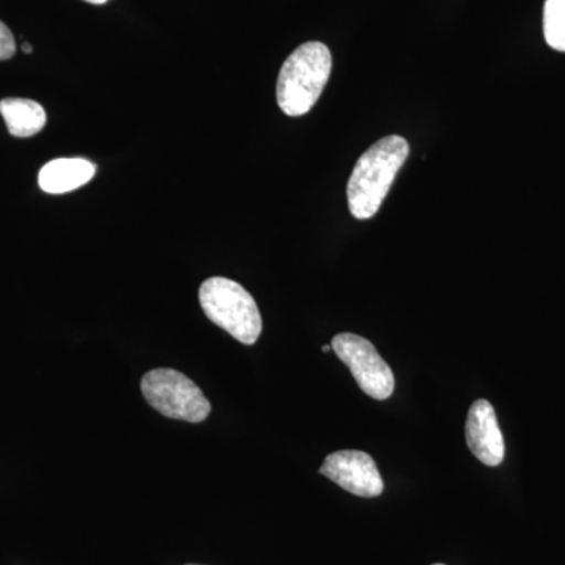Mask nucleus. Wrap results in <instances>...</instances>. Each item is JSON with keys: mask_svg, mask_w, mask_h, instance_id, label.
Instances as JSON below:
<instances>
[{"mask_svg": "<svg viewBox=\"0 0 565 565\" xmlns=\"http://www.w3.org/2000/svg\"><path fill=\"white\" fill-rule=\"evenodd\" d=\"M17 52V41L10 29L0 21V61H9Z\"/></svg>", "mask_w": 565, "mask_h": 565, "instance_id": "9b49d317", "label": "nucleus"}, {"mask_svg": "<svg viewBox=\"0 0 565 565\" xmlns=\"http://www.w3.org/2000/svg\"><path fill=\"white\" fill-rule=\"evenodd\" d=\"M96 167L85 159H55L47 162L39 174L41 191L58 195L76 191L95 177Z\"/></svg>", "mask_w": 565, "mask_h": 565, "instance_id": "6e6552de", "label": "nucleus"}, {"mask_svg": "<svg viewBox=\"0 0 565 565\" xmlns=\"http://www.w3.org/2000/svg\"><path fill=\"white\" fill-rule=\"evenodd\" d=\"M467 445L476 459L487 467H498L504 460V438L493 405L486 399L475 401L468 412Z\"/></svg>", "mask_w": 565, "mask_h": 565, "instance_id": "0eeeda50", "label": "nucleus"}, {"mask_svg": "<svg viewBox=\"0 0 565 565\" xmlns=\"http://www.w3.org/2000/svg\"><path fill=\"white\" fill-rule=\"evenodd\" d=\"M544 35L550 47L565 52V0H545Z\"/></svg>", "mask_w": 565, "mask_h": 565, "instance_id": "9d476101", "label": "nucleus"}, {"mask_svg": "<svg viewBox=\"0 0 565 565\" xmlns=\"http://www.w3.org/2000/svg\"><path fill=\"white\" fill-rule=\"evenodd\" d=\"M322 351L326 352V353L332 351V344H330V345H322Z\"/></svg>", "mask_w": 565, "mask_h": 565, "instance_id": "4468645a", "label": "nucleus"}, {"mask_svg": "<svg viewBox=\"0 0 565 565\" xmlns=\"http://www.w3.org/2000/svg\"><path fill=\"white\" fill-rule=\"evenodd\" d=\"M22 51H24V52H25V54H32V51H33V50H32L31 44H29V43H24V44H22Z\"/></svg>", "mask_w": 565, "mask_h": 565, "instance_id": "f8f14e48", "label": "nucleus"}, {"mask_svg": "<svg viewBox=\"0 0 565 565\" xmlns=\"http://www.w3.org/2000/svg\"><path fill=\"white\" fill-rule=\"evenodd\" d=\"M434 565H444V564H434Z\"/></svg>", "mask_w": 565, "mask_h": 565, "instance_id": "2eb2a0df", "label": "nucleus"}, {"mask_svg": "<svg viewBox=\"0 0 565 565\" xmlns=\"http://www.w3.org/2000/svg\"><path fill=\"white\" fill-rule=\"evenodd\" d=\"M0 115L6 120L7 129L13 137L35 136L46 126V111L32 99L7 98L0 102Z\"/></svg>", "mask_w": 565, "mask_h": 565, "instance_id": "1a4fd4ad", "label": "nucleus"}, {"mask_svg": "<svg viewBox=\"0 0 565 565\" xmlns=\"http://www.w3.org/2000/svg\"><path fill=\"white\" fill-rule=\"evenodd\" d=\"M319 473L329 478L345 492L362 498L381 497L384 481L373 457L355 449H344L327 456Z\"/></svg>", "mask_w": 565, "mask_h": 565, "instance_id": "423d86ee", "label": "nucleus"}, {"mask_svg": "<svg viewBox=\"0 0 565 565\" xmlns=\"http://www.w3.org/2000/svg\"><path fill=\"white\" fill-rule=\"evenodd\" d=\"M408 152L407 140L399 136L384 137L363 152L348 184L349 210L353 217L366 221L377 214Z\"/></svg>", "mask_w": 565, "mask_h": 565, "instance_id": "f257e3e1", "label": "nucleus"}, {"mask_svg": "<svg viewBox=\"0 0 565 565\" xmlns=\"http://www.w3.org/2000/svg\"><path fill=\"white\" fill-rule=\"evenodd\" d=\"M189 565H192V564H189Z\"/></svg>", "mask_w": 565, "mask_h": 565, "instance_id": "dca6fc26", "label": "nucleus"}, {"mask_svg": "<svg viewBox=\"0 0 565 565\" xmlns=\"http://www.w3.org/2000/svg\"><path fill=\"white\" fill-rule=\"evenodd\" d=\"M85 2L93 3V6H103L107 0H85Z\"/></svg>", "mask_w": 565, "mask_h": 565, "instance_id": "ddd939ff", "label": "nucleus"}, {"mask_svg": "<svg viewBox=\"0 0 565 565\" xmlns=\"http://www.w3.org/2000/svg\"><path fill=\"white\" fill-rule=\"evenodd\" d=\"M141 393L159 414L188 423H202L211 414V403L188 375L170 367L152 370L141 377Z\"/></svg>", "mask_w": 565, "mask_h": 565, "instance_id": "20e7f679", "label": "nucleus"}, {"mask_svg": "<svg viewBox=\"0 0 565 565\" xmlns=\"http://www.w3.org/2000/svg\"><path fill=\"white\" fill-rule=\"evenodd\" d=\"M332 73V54L326 44L310 41L286 58L277 82V102L288 117L308 114Z\"/></svg>", "mask_w": 565, "mask_h": 565, "instance_id": "f03ea898", "label": "nucleus"}, {"mask_svg": "<svg viewBox=\"0 0 565 565\" xmlns=\"http://www.w3.org/2000/svg\"><path fill=\"white\" fill-rule=\"evenodd\" d=\"M200 305L212 323L232 334L239 343L252 345L263 332L258 305L239 282L212 277L200 286Z\"/></svg>", "mask_w": 565, "mask_h": 565, "instance_id": "7ed1b4c3", "label": "nucleus"}, {"mask_svg": "<svg viewBox=\"0 0 565 565\" xmlns=\"http://www.w3.org/2000/svg\"><path fill=\"white\" fill-rule=\"evenodd\" d=\"M332 351L351 370L363 393L377 401H385L392 396V367L366 338L353 333L337 334L332 341Z\"/></svg>", "mask_w": 565, "mask_h": 565, "instance_id": "39448f33", "label": "nucleus"}]
</instances>
